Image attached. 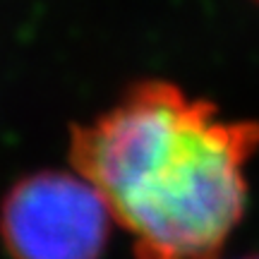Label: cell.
Returning a JSON list of instances; mask_svg holds the SVG:
<instances>
[{"label":"cell","instance_id":"cell-1","mask_svg":"<svg viewBox=\"0 0 259 259\" xmlns=\"http://www.w3.org/2000/svg\"><path fill=\"white\" fill-rule=\"evenodd\" d=\"M257 149L259 122L223 120L161 79L135 84L70 139L77 173L135 238L137 259H219L245 216Z\"/></svg>","mask_w":259,"mask_h":259},{"label":"cell","instance_id":"cell-2","mask_svg":"<svg viewBox=\"0 0 259 259\" xmlns=\"http://www.w3.org/2000/svg\"><path fill=\"white\" fill-rule=\"evenodd\" d=\"M111 223L108 202L82 173H31L0 206V238L12 259H101Z\"/></svg>","mask_w":259,"mask_h":259},{"label":"cell","instance_id":"cell-3","mask_svg":"<svg viewBox=\"0 0 259 259\" xmlns=\"http://www.w3.org/2000/svg\"><path fill=\"white\" fill-rule=\"evenodd\" d=\"M240 259H259V254H250V257H240Z\"/></svg>","mask_w":259,"mask_h":259},{"label":"cell","instance_id":"cell-4","mask_svg":"<svg viewBox=\"0 0 259 259\" xmlns=\"http://www.w3.org/2000/svg\"><path fill=\"white\" fill-rule=\"evenodd\" d=\"M257 3H259V0H257Z\"/></svg>","mask_w":259,"mask_h":259}]
</instances>
